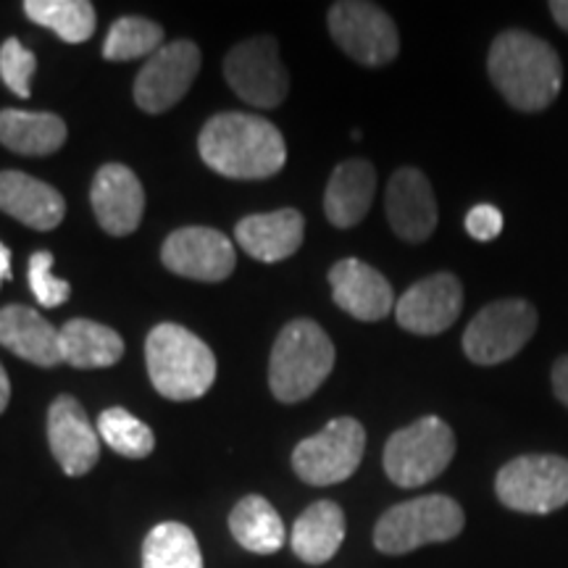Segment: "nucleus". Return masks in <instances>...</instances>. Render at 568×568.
<instances>
[{
    "label": "nucleus",
    "mask_w": 568,
    "mask_h": 568,
    "mask_svg": "<svg viewBox=\"0 0 568 568\" xmlns=\"http://www.w3.org/2000/svg\"><path fill=\"white\" fill-rule=\"evenodd\" d=\"M345 539V514L337 503L318 500L297 516L293 537V552L305 564L322 566L337 556Z\"/></svg>",
    "instance_id": "5701e85b"
},
{
    "label": "nucleus",
    "mask_w": 568,
    "mask_h": 568,
    "mask_svg": "<svg viewBox=\"0 0 568 568\" xmlns=\"http://www.w3.org/2000/svg\"><path fill=\"white\" fill-rule=\"evenodd\" d=\"M98 429L84 414L82 403L71 395L55 397L48 410V443L67 477H84L101 458Z\"/></svg>",
    "instance_id": "2eb2a0df"
},
{
    "label": "nucleus",
    "mask_w": 568,
    "mask_h": 568,
    "mask_svg": "<svg viewBox=\"0 0 568 568\" xmlns=\"http://www.w3.org/2000/svg\"><path fill=\"white\" fill-rule=\"evenodd\" d=\"M142 568H203L193 529L180 521H163L142 545Z\"/></svg>",
    "instance_id": "bb28decb"
},
{
    "label": "nucleus",
    "mask_w": 568,
    "mask_h": 568,
    "mask_svg": "<svg viewBox=\"0 0 568 568\" xmlns=\"http://www.w3.org/2000/svg\"><path fill=\"white\" fill-rule=\"evenodd\" d=\"M537 332L535 305L506 297L485 305L466 326L464 351L479 366H497L514 358Z\"/></svg>",
    "instance_id": "1a4fd4ad"
},
{
    "label": "nucleus",
    "mask_w": 568,
    "mask_h": 568,
    "mask_svg": "<svg viewBox=\"0 0 568 568\" xmlns=\"http://www.w3.org/2000/svg\"><path fill=\"white\" fill-rule=\"evenodd\" d=\"M163 30L155 21L142 17H122L113 21L103 42V55L109 61H134L140 55L161 51Z\"/></svg>",
    "instance_id": "c756f323"
},
{
    "label": "nucleus",
    "mask_w": 568,
    "mask_h": 568,
    "mask_svg": "<svg viewBox=\"0 0 568 568\" xmlns=\"http://www.w3.org/2000/svg\"><path fill=\"white\" fill-rule=\"evenodd\" d=\"M92 211H95L98 224L113 237L132 234L142 222L145 211V190L124 163H105L95 174L90 190Z\"/></svg>",
    "instance_id": "dca6fc26"
},
{
    "label": "nucleus",
    "mask_w": 568,
    "mask_h": 568,
    "mask_svg": "<svg viewBox=\"0 0 568 568\" xmlns=\"http://www.w3.org/2000/svg\"><path fill=\"white\" fill-rule=\"evenodd\" d=\"M53 253L38 251L30 258V290L45 308H59L71 297V284L53 274Z\"/></svg>",
    "instance_id": "2f4dec72"
},
{
    "label": "nucleus",
    "mask_w": 568,
    "mask_h": 568,
    "mask_svg": "<svg viewBox=\"0 0 568 568\" xmlns=\"http://www.w3.org/2000/svg\"><path fill=\"white\" fill-rule=\"evenodd\" d=\"M466 232L479 243H493L497 234L503 232V213L489 203L474 205L466 213Z\"/></svg>",
    "instance_id": "473e14b6"
},
{
    "label": "nucleus",
    "mask_w": 568,
    "mask_h": 568,
    "mask_svg": "<svg viewBox=\"0 0 568 568\" xmlns=\"http://www.w3.org/2000/svg\"><path fill=\"white\" fill-rule=\"evenodd\" d=\"M497 500L510 510L545 516L568 506V458L518 456L497 471Z\"/></svg>",
    "instance_id": "0eeeda50"
},
{
    "label": "nucleus",
    "mask_w": 568,
    "mask_h": 568,
    "mask_svg": "<svg viewBox=\"0 0 568 568\" xmlns=\"http://www.w3.org/2000/svg\"><path fill=\"white\" fill-rule=\"evenodd\" d=\"M456 456V435L439 416H424L397 429L385 445V471L397 487H422L437 479Z\"/></svg>",
    "instance_id": "423d86ee"
},
{
    "label": "nucleus",
    "mask_w": 568,
    "mask_h": 568,
    "mask_svg": "<svg viewBox=\"0 0 568 568\" xmlns=\"http://www.w3.org/2000/svg\"><path fill=\"white\" fill-rule=\"evenodd\" d=\"M464 308V287L458 276L439 272L416 282L395 303L397 324L414 335H443L450 329Z\"/></svg>",
    "instance_id": "4468645a"
},
{
    "label": "nucleus",
    "mask_w": 568,
    "mask_h": 568,
    "mask_svg": "<svg viewBox=\"0 0 568 568\" xmlns=\"http://www.w3.org/2000/svg\"><path fill=\"white\" fill-rule=\"evenodd\" d=\"M34 71H38V59L17 38H9L0 45V77L13 95L30 98Z\"/></svg>",
    "instance_id": "7c9ffc66"
},
{
    "label": "nucleus",
    "mask_w": 568,
    "mask_h": 568,
    "mask_svg": "<svg viewBox=\"0 0 568 568\" xmlns=\"http://www.w3.org/2000/svg\"><path fill=\"white\" fill-rule=\"evenodd\" d=\"M329 32L353 61L364 67H385L397 59L400 38L387 11L361 0H343L329 11Z\"/></svg>",
    "instance_id": "9d476101"
},
{
    "label": "nucleus",
    "mask_w": 568,
    "mask_h": 568,
    "mask_svg": "<svg viewBox=\"0 0 568 568\" xmlns=\"http://www.w3.org/2000/svg\"><path fill=\"white\" fill-rule=\"evenodd\" d=\"M124 355V339L111 326L71 318L61 326V358L74 368H109Z\"/></svg>",
    "instance_id": "393cba45"
},
{
    "label": "nucleus",
    "mask_w": 568,
    "mask_h": 568,
    "mask_svg": "<svg viewBox=\"0 0 568 568\" xmlns=\"http://www.w3.org/2000/svg\"><path fill=\"white\" fill-rule=\"evenodd\" d=\"M201 71V48L193 40H174L155 51L134 80V103L145 113H163L193 88Z\"/></svg>",
    "instance_id": "f8f14e48"
},
{
    "label": "nucleus",
    "mask_w": 568,
    "mask_h": 568,
    "mask_svg": "<svg viewBox=\"0 0 568 568\" xmlns=\"http://www.w3.org/2000/svg\"><path fill=\"white\" fill-rule=\"evenodd\" d=\"M466 527L464 508L447 495H424L389 508L376 521L374 545L385 556H406L424 545L450 542Z\"/></svg>",
    "instance_id": "39448f33"
},
{
    "label": "nucleus",
    "mask_w": 568,
    "mask_h": 568,
    "mask_svg": "<svg viewBox=\"0 0 568 568\" xmlns=\"http://www.w3.org/2000/svg\"><path fill=\"white\" fill-rule=\"evenodd\" d=\"M387 219L406 243H424L437 226V201L432 184L418 169H397L387 184Z\"/></svg>",
    "instance_id": "f3484780"
},
{
    "label": "nucleus",
    "mask_w": 568,
    "mask_h": 568,
    "mask_svg": "<svg viewBox=\"0 0 568 568\" xmlns=\"http://www.w3.org/2000/svg\"><path fill=\"white\" fill-rule=\"evenodd\" d=\"M67 142V124L45 111H0V145L19 155H51Z\"/></svg>",
    "instance_id": "b1692460"
},
{
    "label": "nucleus",
    "mask_w": 568,
    "mask_h": 568,
    "mask_svg": "<svg viewBox=\"0 0 568 568\" xmlns=\"http://www.w3.org/2000/svg\"><path fill=\"white\" fill-rule=\"evenodd\" d=\"M550 13L560 27L568 32V0H550Z\"/></svg>",
    "instance_id": "f704fd0d"
},
{
    "label": "nucleus",
    "mask_w": 568,
    "mask_h": 568,
    "mask_svg": "<svg viewBox=\"0 0 568 568\" xmlns=\"http://www.w3.org/2000/svg\"><path fill=\"white\" fill-rule=\"evenodd\" d=\"M153 387L169 400H195L216 382V355L180 324H159L145 339Z\"/></svg>",
    "instance_id": "7ed1b4c3"
},
{
    "label": "nucleus",
    "mask_w": 568,
    "mask_h": 568,
    "mask_svg": "<svg viewBox=\"0 0 568 568\" xmlns=\"http://www.w3.org/2000/svg\"><path fill=\"white\" fill-rule=\"evenodd\" d=\"M0 345L34 366L51 368L63 364L61 329L42 318L27 305H6L0 308Z\"/></svg>",
    "instance_id": "412c9836"
},
{
    "label": "nucleus",
    "mask_w": 568,
    "mask_h": 568,
    "mask_svg": "<svg viewBox=\"0 0 568 568\" xmlns=\"http://www.w3.org/2000/svg\"><path fill=\"white\" fill-rule=\"evenodd\" d=\"M197 151L205 166L230 180H266L282 172L287 145L282 132L253 113H219L203 126Z\"/></svg>",
    "instance_id": "f257e3e1"
},
{
    "label": "nucleus",
    "mask_w": 568,
    "mask_h": 568,
    "mask_svg": "<svg viewBox=\"0 0 568 568\" xmlns=\"http://www.w3.org/2000/svg\"><path fill=\"white\" fill-rule=\"evenodd\" d=\"M24 13L63 42H84L95 32V9L88 0H27Z\"/></svg>",
    "instance_id": "cd10ccee"
},
{
    "label": "nucleus",
    "mask_w": 568,
    "mask_h": 568,
    "mask_svg": "<svg viewBox=\"0 0 568 568\" xmlns=\"http://www.w3.org/2000/svg\"><path fill=\"white\" fill-rule=\"evenodd\" d=\"M552 389H556L558 400L568 408V355L558 358L556 366H552Z\"/></svg>",
    "instance_id": "72a5a7b5"
},
{
    "label": "nucleus",
    "mask_w": 568,
    "mask_h": 568,
    "mask_svg": "<svg viewBox=\"0 0 568 568\" xmlns=\"http://www.w3.org/2000/svg\"><path fill=\"white\" fill-rule=\"evenodd\" d=\"M332 297L358 322H379L395 305L393 284L374 266L358 258H343L329 272Z\"/></svg>",
    "instance_id": "a211bd4d"
},
{
    "label": "nucleus",
    "mask_w": 568,
    "mask_h": 568,
    "mask_svg": "<svg viewBox=\"0 0 568 568\" xmlns=\"http://www.w3.org/2000/svg\"><path fill=\"white\" fill-rule=\"evenodd\" d=\"M376 190V172L374 166L364 159L343 161L332 172L329 184H326L324 211L326 219L339 230L364 222V216L372 209Z\"/></svg>",
    "instance_id": "4be33fe9"
},
{
    "label": "nucleus",
    "mask_w": 568,
    "mask_h": 568,
    "mask_svg": "<svg viewBox=\"0 0 568 568\" xmlns=\"http://www.w3.org/2000/svg\"><path fill=\"white\" fill-rule=\"evenodd\" d=\"M98 435L124 458H148L155 447L153 429L126 408H109L98 416Z\"/></svg>",
    "instance_id": "c85d7f7f"
},
{
    "label": "nucleus",
    "mask_w": 568,
    "mask_h": 568,
    "mask_svg": "<svg viewBox=\"0 0 568 568\" xmlns=\"http://www.w3.org/2000/svg\"><path fill=\"white\" fill-rule=\"evenodd\" d=\"M335 368V345L311 318H295L276 337L268 361V387L276 400L301 403L324 385Z\"/></svg>",
    "instance_id": "20e7f679"
},
{
    "label": "nucleus",
    "mask_w": 568,
    "mask_h": 568,
    "mask_svg": "<svg viewBox=\"0 0 568 568\" xmlns=\"http://www.w3.org/2000/svg\"><path fill=\"white\" fill-rule=\"evenodd\" d=\"M0 211L38 232H51L67 216V201L51 184L24 172H0Z\"/></svg>",
    "instance_id": "aec40b11"
},
{
    "label": "nucleus",
    "mask_w": 568,
    "mask_h": 568,
    "mask_svg": "<svg viewBox=\"0 0 568 568\" xmlns=\"http://www.w3.org/2000/svg\"><path fill=\"white\" fill-rule=\"evenodd\" d=\"M234 237L251 258L276 264V261L290 258L303 245L305 219L295 209L253 213V216H245L237 224Z\"/></svg>",
    "instance_id": "6ab92c4d"
},
{
    "label": "nucleus",
    "mask_w": 568,
    "mask_h": 568,
    "mask_svg": "<svg viewBox=\"0 0 568 568\" xmlns=\"http://www.w3.org/2000/svg\"><path fill=\"white\" fill-rule=\"evenodd\" d=\"M161 261L169 272L195 282H224L237 266L234 245L211 226H184L166 237Z\"/></svg>",
    "instance_id": "ddd939ff"
},
{
    "label": "nucleus",
    "mask_w": 568,
    "mask_h": 568,
    "mask_svg": "<svg viewBox=\"0 0 568 568\" xmlns=\"http://www.w3.org/2000/svg\"><path fill=\"white\" fill-rule=\"evenodd\" d=\"M232 537L255 556H272L284 545V524L272 503L261 495H247L230 514Z\"/></svg>",
    "instance_id": "a878e982"
},
{
    "label": "nucleus",
    "mask_w": 568,
    "mask_h": 568,
    "mask_svg": "<svg viewBox=\"0 0 568 568\" xmlns=\"http://www.w3.org/2000/svg\"><path fill=\"white\" fill-rule=\"evenodd\" d=\"M11 400V382H9V374H6V368L0 366V414H3L6 406H9Z\"/></svg>",
    "instance_id": "e433bc0d"
},
{
    "label": "nucleus",
    "mask_w": 568,
    "mask_h": 568,
    "mask_svg": "<svg viewBox=\"0 0 568 568\" xmlns=\"http://www.w3.org/2000/svg\"><path fill=\"white\" fill-rule=\"evenodd\" d=\"M11 276H13V272H11V251L3 243H0V284L9 282Z\"/></svg>",
    "instance_id": "c9c22d12"
},
{
    "label": "nucleus",
    "mask_w": 568,
    "mask_h": 568,
    "mask_svg": "<svg viewBox=\"0 0 568 568\" xmlns=\"http://www.w3.org/2000/svg\"><path fill=\"white\" fill-rule=\"evenodd\" d=\"M489 80L514 109L545 111L564 88V67L545 40L524 30L497 34L489 48Z\"/></svg>",
    "instance_id": "f03ea898"
},
{
    "label": "nucleus",
    "mask_w": 568,
    "mask_h": 568,
    "mask_svg": "<svg viewBox=\"0 0 568 568\" xmlns=\"http://www.w3.org/2000/svg\"><path fill=\"white\" fill-rule=\"evenodd\" d=\"M366 450L364 424L351 416L335 418L293 450V468L305 485L329 487L353 477Z\"/></svg>",
    "instance_id": "6e6552de"
},
{
    "label": "nucleus",
    "mask_w": 568,
    "mask_h": 568,
    "mask_svg": "<svg viewBox=\"0 0 568 568\" xmlns=\"http://www.w3.org/2000/svg\"><path fill=\"white\" fill-rule=\"evenodd\" d=\"M230 88L255 109H276L287 98L290 77L274 38H253L234 45L224 59Z\"/></svg>",
    "instance_id": "9b49d317"
}]
</instances>
